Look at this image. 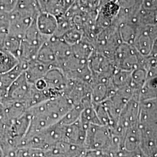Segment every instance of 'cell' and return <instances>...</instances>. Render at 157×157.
Instances as JSON below:
<instances>
[{
  "label": "cell",
  "instance_id": "1",
  "mask_svg": "<svg viewBox=\"0 0 157 157\" xmlns=\"http://www.w3.org/2000/svg\"><path fill=\"white\" fill-rule=\"evenodd\" d=\"M73 106L67 97L62 94L29 108L31 122L25 137L58 123Z\"/></svg>",
  "mask_w": 157,
  "mask_h": 157
},
{
  "label": "cell",
  "instance_id": "2",
  "mask_svg": "<svg viewBox=\"0 0 157 157\" xmlns=\"http://www.w3.org/2000/svg\"><path fill=\"white\" fill-rule=\"evenodd\" d=\"M112 132L108 126L102 124H90L86 129L84 143L86 150L111 152Z\"/></svg>",
  "mask_w": 157,
  "mask_h": 157
},
{
  "label": "cell",
  "instance_id": "3",
  "mask_svg": "<svg viewBox=\"0 0 157 157\" xmlns=\"http://www.w3.org/2000/svg\"><path fill=\"white\" fill-rule=\"evenodd\" d=\"M143 58L133 45L122 42L115 51L112 59L116 68L133 71L140 67Z\"/></svg>",
  "mask_w": 157,
  "mask_h": 157
},
{
  "label": "cell",
  "instance_id": "4",
  "mask_svg": "<svg viewBox=\"0 0 157 157\" xmlns=\"http://www.w3.org/2000/svg\"><path fill=\"white\" fill-rule=\"evenodd\" d=\"M30 87L31 84L29 83L23 72L12 83L6 97L1 101L2 102H21L25 104Z\"/></svg>",
  "mask_w": 157,
  "mask_h": 157
},
{
  "label": "cell",
  "instance_id": "5",
  "mask_svg": "<svg viewBox=\"0 0 157 157\" xmlns=\"http://www.w3.org/2000/svg\"><path fill=\"white\" fill-rule=\"evenodd\" d=\"M47 83V89L49 90L54 97L63 94V91L67 87L68 78L59 67L50 69L44 77Z\"/></svg>",
  "mask_w": 157,
  "mask_h": 157
},
{
  "label": "cell",
  "instance_id": "6",
  "mask_svg": "<svg viewBox=\"0 0 157 157\" xmlns=\"http://www.w3.org/2000/svg\"><path fill=\"white\" fill-rule=\"evenodd\" d=\"M151 26L139 27L138 32L132 45L141 56H148L151 51L154 37L152 36Z\"/></svg>",
  "mask_w": 157,
  "mask_h": 157
},
{
  "label": "cell",
  "instance_id": "7",
  "mask_svg": "<svg viewBox=\"0 0 157 157\" xmlns=\"http://www.w3.org/2000/svg\"><path fill=\"white\" fill-rule=\"evenodd\" d=\"M86 129L80 119L73 124L65 125L64 141L84 148Z\"/></svg>",
  "mask_w": 157,
  "mask_h": 157
},
{
  "label": "cell",
  "instance_id": "8",
  "mask_svg": "<svg viewBox=\"0 0 157 157\" xmlns=\"http://www.w3.org/2000/svg\"><path fill=\"white\" fill-rule=\"evenodd\" d=\"M35 22L37 28L42 34L51 37L56 33L58 22L57 17L53 14L48 12H40Z\"/></svg>",
  "mask_w": 157,
  "mask_h": 157
},
{
  "label": "cell",
  "instance_id": "9",
  "mask_svg": "<svg viewBox=\"0 0 157 157\" xmlns=\"http://www.w3.org/2000/svg\"><path fill=\"white\" fill-rule=\"evenodd\" d=\"M50 41L56 56L58 67L61 68L72 56V46L67 44L61 37L52 36L50 38Z\"/></svg>",
  "mask_w": 157,
  "mask_h": 157
},
{
  "label": "cell",
  "instance_id": "10",
  "mask_svg": "<svg viewBox=\"0 0 157 157\" xmlns=\"http://www.w3.org/2000/svg\"><path fill=\"white\" fill-rule=\"evenodd\" d=\"M26 63L20 62L17 66L6 73L0 74V97L4 98L8 90L17 78L25 71Z\"/></svg>",
  "mask_w": 157,
  "mask_h": 157
},
{
  "label": "cell",
  "instance_id": "11",
  "mask_svg": "<svg viewBox=\"0 0 157 157\" xmlns=\"http://www.w3.org/2000/svg\"><path fill=\"white\" fill-rule=\"evenodd\" d=\"M50 69L51 67L35 59L26 63V69L24 73L29 83L33 84L37 80L43 78Z\"/></svg>",
  "mask_w": 157,
  "mask_h": 157
},
{
  "label": "cell",
  "instance_id": "12",
  "mask_svg": "<svg viewBox=\"0 0 157 157\" xmlns=\"http://www.w3.org/2000/svg\"><path fill=\"white\" fill-rule=\"evenodd\" d=\"M36 59L51 68L58 67L56 56L51 44L50 39L47 40L40 48Z\"/></svg>",
  "mask_w": 157,
  "mask_h": 157
},
{
  "label": "cell",
  "instance_id": "13",
  "mask_svg": "<svg viewBox=\"0 0 157 157\" xmlns=\"http://www.w3.org/2000/svg\"><path fill=\"white\" fill-rule=\"evenodd\" d=\"M94 50V45L89 40L82 39L78 43L72 45V55L78 59L88 62Z\"/></svg>",
  "mask_w": 157,
  "mask_h": 157
},
{
  "label": "cell",
  "instance_id": "14",
  "mask_svg": "<svg viewBox=\"0 0 157 157\" xmlns=\"http://www.w3.org/2000/svg\"><path fill=\"white\" fill-rule=\"evenodd\" d=\"M132 72L115 68L111 78V81L116 90L130 85Z\"/></svg>",
  "mask_w": 157,
  "mask_h": 157
},
{
  "label": "cell",
  "instance_id": "15",
  "mask_svg": "<svg viewBox=\"0 0 157 157\" xmlns=\"http://www.w3.org/2000/svg\"><path fill=\"white\" fill-rule=\"evenodd\" d=\"M19 62L17 56L3 48H0V74L11 70Z\"/></svg>",
  "mask_w": 157,
  "mask_h": 157
},
{
  "label": "cell",
  "instance_id": "16",
  "mask_svg": "<svg viewBox=\"0 0 157 157\" xmlns=\"http://www.w3.org/2000/svg\"><path fill=\"white\" fill-rule=\"evenodd\" d=\"M154 98H157V77L147 78L139 95L140 101Z\"/></svg>",
  "mask_w": 157,
  "mask_h": 157
},
{
  "label": "cell",
  "instance_id": "17",
  "mask_svg": "<svg viewBox=\"0 0 157 157\" xmlns=\"http://www.w3.org/2000/svg\"><path fill=\"white\" fill-rule=\"evenodd\" d=\"M22 41V39L15 35L9 33L6 36L1 48L10 52L19 59Z\"/></svg>",
  "mask_w": 157,
  "mask_h": 157
},
{
  "label": "cell",
  "instance_id": "18",
  "mask_svg": "<svg viewBox=\"0 0 157 157\" xmlns=\"http://www.w3.org/2000/svg\"><path fill=\"white\" fill-rule=\"evenodd\" d=\"M85 106L86 105L83 102L73 105L63 117L59 122L65 125H68L76 122L80 119L82 112Z\"/></svg>",
  "mask_w": 157,
  "mask_h": 157
},
{
  "label": "cell",
  "instance_id": "19",
  "mask_svg": "<svg viewBox=\"0 0 157 157\" xmlns=\"http://www.w3.org/2000/svg\"><path fill=\"white\" fill-rule=\"evenodd\" d=\"M10 29V12L0 10V48H2Z\"/></svg>",
  "mask_w": 157,
  "mask_h": 157
},
{
  "label": "cell",
  "instance_id": "20",
  "mask_svg": "<svg viewBox=\"0 0 157 157\" xmlns=\"http://www.w3.org/2000/svg\"><path fill=\"white\" fill-rule=\"evenodd\" d=\"M61 37L67 44L72 46L82 40L83 35L82 30L77 28L73 27L67 30Z\"/></svg>",
  "mask_w": 157,
  "mask_h": 157
},
{
  "label": "cell",
  "instance_id": "21",
  "mask_svg": "<svg viewBox=\"0 0 157 157\" xmlns=\"http://www.w3.org/2000/svg\"><path fill=\"white\" fill-rule=\"evenodd\" d=\"M141 67L146 69L148 78L157 77V58L156 57L144 56Z\"/></svg>",
  "mask_w": 157,
  "mask_h": 157
},
{
  "label": "cell",
  "instance_id": "22",
  "mask_svg": "<svg viewBox=\"0 0 157 157\" xmlns=\"http://www.w3.org/2000/svg\"><path fill=\"white\" fill-rule=\"evenodd\" d=\"M17 2V0H0V10L11 12L15 9Z\"/></svg>",
  "mask_w": 157,
  "mask_h": 157
},
{
  "label": "cell",
  "instance_id": "23",
  "mask_svg": "<svg viewBox=\"0 0 157 157\" xmlns=\"http://www.w3.org/2000/svg\"><path fill=\"white\" fill-rule=\"evenodd\" d=\"M140 8L148 11L157 12V0H143Z\"/></svg>",
  "mask_w": 157,
  "mask_h": 157
},
{
  "label": "cell",
  "instance_id": "24",
  "mask_svg": "<svg viewBox=\"0 0 157 157\" xmlns=\"http://www.w3.org/2000/svg\"><path fill=\"white\" fill-rule=\"evenodd\" d=\"M148 56L157 58V37L153 41V44L152 47L151 51Z\"/></svg>",
  "mask_w": 157,
  "mask_h": 157
},
{
  "label": "cell",
  "instance_id": "25",
  "mask_svg": "<svg viewBox=\"0 0 157 157\" xmlns=\"http://www.w3.org/2000/svg\"><path fill=\"white\" fill-rule=\"evenodd\" d=\"M0 157H4V152L1 148V146H0Z\"/></svg>",
  "mask_w": 157,
  "mask_h": 157
},
{
  "label": "cell",
  "instance_id": "26",
  "mask_svg": "<svg viewBox=\"0 0 157 157\" xmlns=\"http://www.w3.org/2000/svg\"><path fill=\"white\" fill-rule=\"evenodd\" d=\"M84 152H83V154H80V155H78V156H76V157H83V154H84Z\"/></svg>",
  "mask_w": 157,
  "mask_h": 157
}]
</instances>
